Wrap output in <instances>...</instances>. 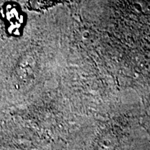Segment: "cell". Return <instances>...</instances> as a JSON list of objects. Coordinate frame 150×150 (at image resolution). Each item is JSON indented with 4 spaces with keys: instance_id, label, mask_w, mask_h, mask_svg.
I'll use <instances>...</instances> for the list:
<instances>
[{
    "instance_id": "cell-1",
    "label": "cell",
    "mask_w": 150,
    "mask_h": 150,
    "mask_svg": "<svg viewBox=\"0 0 150 150\" xmlns=\"http://www.w3.org/2000/svg\"><path fill=\"white\" fill-rule=\"evenodd\" d=\"M21 8L18 4L12 2L7 4L4 8V15L7 25V29L11 34H20L23 30L25 17Z\"/></svg>"
}]
</instances>
